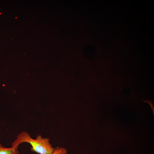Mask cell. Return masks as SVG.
Returning a JSON list of instances; mask_svg holds the SVG:
<instances>
[{
    "label": "cell",
    "instance_id": "cell-4",
    "mask_svg": "<svg viewBox=\"0 0 154 154\" xmlns=\"http://www.w3.org/2000/svg\"><path fill=\"white\" fill-rule=\"evenodd\" d=\"M140 100L143 101L144 102L147 103L149 104L150 106L151 107V109L152 110L153 114V116H154V107L153 104V103L151 100H143L140 99Z\"/></svg>",
    "mask_w": 154,
    "mask_h": 154
},
{
    "label": "cell",
    "instance_id": "cell-2",
    "mask_svg": "<svg viewBox=\"0 0 154 154\" xmlns=\"http://www.w3.org/2000/svg\"><path fill=\"white\" fill-rule=\"evenodd\" d=\"M19 145L12 146L10 148L3 147L0 143V154H19L18 149Z\"/></svg>",
    "mask_w": 154,
    "mask_h": 154
},
{
    "label": "cell",
    "instance_id": "cell-3",
    "mask_svg": "<svg viewBox=\"0 0 154 154\" xmlns=\"http://www.w3.org/2000/svg\"><path fill=\"white\" fill-rule=\"evenodd\" d=\"M51 154H67V151L65 148L57 147L54 149Z\"/></svg>",
    "mask_w": 154,
    "mask_h": 154
},
{
    "label": "cell",
    "instance_id": "cell-1",
    "mask_svg": "<svg viewBox=\"0 0 154 154\" xmlns=\"http://www.w3.org/2000/svg\"><path fill=\"white\" fill-rule=\"evenodd\" d=\"M24 142L30 144L31 146V150L39 154H51L55 149L50 144L49 138H43L41 135H38L36 139H34L26 131H22L17 135L11 146L19 145Z\"/></svg>",
    "mask_w": 154,
    "mask_h": 154
}]
</instances>
